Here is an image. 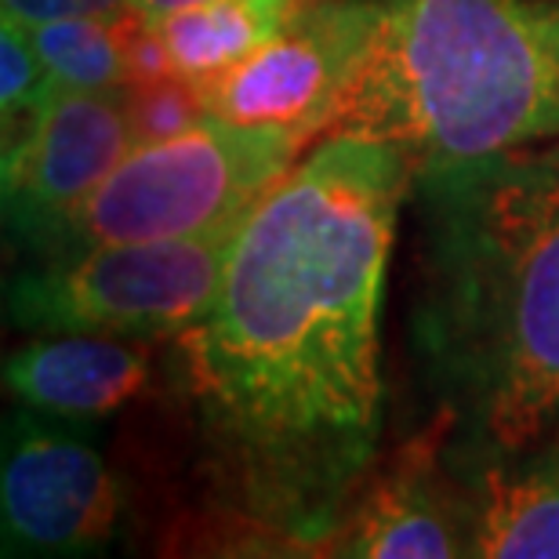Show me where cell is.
<instances>
[{
    "instance_id": "obj_1",
    "label": "cell",
    "mask_w": 559,
    "mask_h": 559,
    "mask_svg": "<svg viewBox=\"0 0 559 559\" xmlns=\"http://www.w3.org/2000/svg\"><path fill=\"white\" fill-rule=\"evenodd\" d=\"M415 167L323 135L240 218L207 312L171 338L211 509L254 542L323 545L382 440L378 312Z\"/></svg>"
},
{
    "instance_id": "obj_2",
    "label": "cell",
    "mask_w": 559,
    "mask_h": 559,
    "mask_svg": "<svg viewBox=\"0 0 559 559\" xmlns=\"http://www.w3.org/2000/svg\"><path fill=\"white\" fill-rule=\"evenodd\" d=\"M415 338L484 457L559 451V145L418 167Z\"/></svg>"
},
{
    "instance_id": "obj_3",
    "label": "cell",
    "mask_w": 559,
    "mask_h": 559,
    "mask_svg": "<svg viewBox=\"0 0 559 559\" xmlns=\"http://www.w3.org/2000/svg\"><path fill=\"white\" fill-rule=\"evenodd\" d=\"M323 135L389 142L415 171L559 135V0H382Z\"/></svg>"
},
{
    "instance_id": "obj_4",
    "label": "cell",
    "mask_w": 559,
    "mask_h": 559,
    "mask_svg": "<svg viewBox=\"0 0 559 559\" xmlns=\"http://www.w3.org/2000/svg\"><path fill=\"white\" fill-rule=\"evenodd\" d=\"M309 142L295 128L237 124L204 114L182 135L135 145L73 211L40 259L237 226Z\"/></svg>"
},
{
    "instance_id": "obj_5",
    "label": "cell",
    "mask_w": 559,
    "mask_h": 559,
    "mask_svg": "<svg viewBox=\"0 0 559 559\" xmlns=\"http://www.w3.org/2000/svg\"><path fill=\"white\" fill-rule=\"evenodd\" d=\"M237 226L51 254L8 280L4 312L15 328L37 334L175 338L207 312Z\"/></svg>"
},
{
    "instance_id": "obj_6",
    "label": "cell",
    "mask_w": 559,
    "mask_h": 559,
    "mask_svg": "<svg viewBox=\"0 0 559 559\" xmlns=\"http://www.w3.org/2000/svg\"><path fill=\"white\" fill-rule=\"evenodd\" d=\"M120 523L124 484L84 421L0 411V556H98Z\"/></svg>"
},
{
    "instance_id": "obj_7",
    "label": "cell",
    "mask_w": 559,
    "mask_h": 559,
    "mask_svg": "<svg viewBox=\"0 0 559 559\" xmlns=\"http://www.w3.org/2000/svg\"><path fill=\"white\" fill-rule=\"evenodd\" d=\"M378 8L382 0H298L273 40L197 84L200 103L237 124H280L320 139L371 48Z\"/></svg>"
},
{
    "instance_id": "obj_8",
    "label": "cell",
    "mask_w": 559,
    "mask_h": 559,
    "mask_svg": "<svg viewBox=\"0 0 559 559\" xmlns=\"http://www.w3.org/2000/svg\"><path fill=\"white\" fill-rule=\"evenodd\" d=\"M135 150L124 106L117 92H70L48 87L22 131L0 160L4 218L22 243L48 254L70 215L106 182V175Z\"/></svg>"
},
{
    "instance_id": "obj_9",
    "label": "cell",
    "mask_w": 559,
    "mask_h": 559,
    "mask_svg": "<svg viewBox=\"0 0 559 559\" xmlns=\"http://www.w3.org/2000/svg\"><path fill=\"white\" fill-rule=\"evenodd\" d=\"M153 360L142 338L120 334H40L0 364V385L15 404L66 421H103L145 393Z\"/></svg>"
},
{
    "instance_id": "obj_10",
    "label": "cell",
    "mask_w": 559,
    "mask_h": 559,
    "mask_svg": "<svg viewBox=\"0 0 559 559\" xmlns=\"http://www.w3.org/2000/svg\"><path fill=\"white\" fill-rule=\"evenodd\" d=\"M331 556L367 559H451L468 556V516L432 484L429 457H407L396 473L374 479L328 542Z\"/></svg>"
},
{
    "instance_id": "obj_11",
    "label": "cell",
    "mask_w": 559,
    "mask_h": 559,
    "mask_svg": "<svg viewBox=\"0 0 559 559\" xmlns=\"http://www.w3.org/2000/svg\"><path fill=\"white\" fill-rule=\"evenodd\" d=\"M468 556L559 559V451L484 468L476 512L468 516Z\"/></svg>"
},
{
    "instance_id": "obj_12",
    "label": "cell",
    "mask_w": 559,
    "mask_h": 559,
    "mask_svg": "<svg viewBox=\"0 0 559 559\" xmlns=\"http://www.w3.org/2000/svg\"><path fill=\"white\" fill-rule=\"evenodd\" d=\"M298 0H204L167 15L164 37L175 73L186 81H211L273 40Z\"/></svg>"
},
{
    "instance_id": "obj_13",
    "label": "cell",
    "mask_w": 559,
    "mask_h": 559,
    "mask_svg": "<svg viewBox=\"0 0 559 559\" xmlns=\"http://www.w3.org/2000/svg\"><path fill=\"white\" fill-rule=\"evenodd\" d=\"M29 44L48 87L117 92L128 87L114 19H55L29 29Z\"/></svg>"
},
{
    "instance_id": "obj_14",
    "label": "cell",
    "mask_w": 559,
    "mask_h": 559,
    "mask_svg": "<svg viewBox=\"0 0 559 559\" xmlns=\"http://www.w3.org/2000/svg\"><path fill=\"white\" fill-rule=\"evenodd\" d=\"M44 92H48V76L29 44V29L0 11V160L29 128Z\"/></svg>"
},
{
    "instance_id": "obj_15",
    "label": "cell",
    "mask_w": 559,
    "mask_h": 559,
    "mask_svg": "<svg viewBox=\"0 0 559 559\" xmlns=\"http://www.w3.org/2000/svg\"><path fill=\"white\" fill-rule=\"evenodd\" d=\"M124 106H128V124L135 145L182 135V131H189L207 114L204 103H200V87L178 73L160 76V81L128 84Z\"/></svg>"
},
{
    "instance_id": "obj_16",
    "label": "cell",
    "mask_w": 559,
    "mask_h": 559,
    "mask_svg": "<svg viewBox=\"0 0 559 559\" xmlns=\"http://www.w3.org/2000/svg\"><path fill=\"white\" fill-rule=\"evenodd\" d=\"M114 33L120 44V59H124L128 84L160 81V76L175 73L171 48H167L164 26L150 15H142L139 8H128L124 15L114 19Z\"/></svg>"
},
{
    "instance_id": "obj_17",
    "label": "cell",
    "mask_w": 559,
    "mask_h": 559,
    "mask_svg": "<svg viewBox=\"0 0 559 559\" xmlns=\"http://www.w3.org/2000/svg\"><path fill=\"white\" fill-rule=\"evenodd\" d=\"M128 8L131 0H0V11L26 29L55 19H117Z\"/></svg>"
},
{
    "instance_id": "obj_18",
    "label": "cell",
    "mask_w": 559,
    "mask_h": 559,
    "mask_svg": "<svg viewBox=\"0 0 559 559\" xmlns=\"http://www.w3.org/2000/svg\"><path fill=\"white\" fill-rule=\"evenodd\" d=\"M193 4H204V0H131V8H139L142 15H150L156 22H164L167 15H175V11H182V8H193Z\"/></svg>"
},
{
    "instance_id": "obj_19",
    "label": "cell",
    "mask_w": 559,
    "mask_h": 559,
    "mask_svg": "<svg viewBox=\"0 0 559 559\" xmlns=\"http://www.w3.org/2000/svg\"><path fill=\"white\" fill-rule=\"evenodd\" d=\"M0 222H4V193H0Z\"/></svg>"
}]
</instances>
